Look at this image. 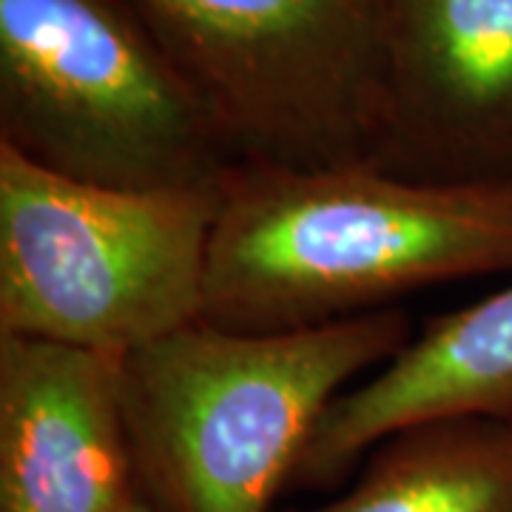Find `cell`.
<instances>
[{
  "mask_svg": "<svg viewBox=\"0 0 512 512\" xmlns=\"http://www.w3.org/2000/svg\"><path fill=\"white\" fill-rule=\"evenodd\" d=\"M498 274H512V180L239 163L220 188L202 322L245 333L319 328Z\"/></svg>",
  "mask_w": 512,
  "mask_h": 512,
  "instance_id": "1",
  "label": "cell"
},
{
  "mask_svg": "<svg viewBox=\"0 0 512 512\" xmlns=\"http://www.w3.org/2000/svg\"><path fill=\"white\" fill-rule=\"evenodd\" d=\"M413 339L399 308L319 328L194 322L123 356V407L151 512H274L328 407Z\"/></svg>",
  "mask_w": 512,
  "mask_h": 512,
  "instance_id": "2",
  "label": "cell"
},
{
  "mask_svg": "<svg viewBox=\"0 0 512 512\" xmlns=\"http://www.w3.org/2000/svg\"><path fill=\"white\" fill-rule=\"evenodd\" d=\"M0 146L120 188H214L239 165L134 0H0Z\"/></svg>",
  "mask_w": 512,
  "mask_h": 512,
  "instance_id": "3",
  "label": "cell"
},
{
  "mask_svg": "<svg viewBox=\"0 0 512 512\" xmlns=\"http://www.w3.org/2000/svg\"><path fill=\"white\" fill-rule=\"evenodd\" d=\"M220 188L83 183L0 146V336L128 356L200 322Z\"/></svg>",
  "mask_w": 512,
  "mask_h": 512,
  "instance_id": "4",
  "label": "cell"
},
{
  "mask_svg": "<svg viewBox=\"0 0 512 512\" xmlns=\"http://www.w3.org/2000/svg\"><path fill=\"white\" fill-rule=\"evenodd\" d=\"M239 163H373L382 0H134Z\"/></svg>",
  "mask_w": 512,
  "mask_h": 512,
  "instance_id": "5",
  "label": "cell"
},
{
  "mask_svg": "<svg viewBox=\"0 0 512 512\" xmlns=\"http://www.w3.org/2000/svg\"><path fill=\"white\" fill-rule=\"evenodd\" d=\"M373 163L419 180H512V0H382Z\"/></svg>",
  "mask_w": 512,
  "mask_h": 512,
  "instance_id": "6",
  "label": "cell"
},
{
  "mask_svg": "<svg viewBox=\"0 0 512 512\" xmlns=\"http://www.w3.org/2000/svg\"><path fill=\"white\" fill-rule=\"evenodd\" d=\"M137 498L123 356L0 336V512H117Z\"/></svg>",
  "mask_w": 512,
  "mask_h": 512,
  "instance_id": "7",
  "label": "cell"
},
{
  "mask_svg": "<svg viewBox=\"0 0 512 512\" xmlns=\"http://www.w3.org/2000/svg\"><path fill=\"white\" fill-rule=\"evenodd\" d=\"M512 419V285L430 319L387 365L330 404L291 490H333L396 430L436 419Z\"/></svg>",
  "mask_w": 512,
  "mask_h": 512,
  "instance_id": "8",
  "label": "cell"
},
{
  "mask_svg": "<svg viewBox=\"0 0 512 512\" xmlns=\"http://www.w3.org/2000/svg\"><path fill=\"white\" fill-rule=\"evenodd\" d=\"M293 512H512V419H436L382 439L342 495Z\"/></svg>",
  "mask_w": 512,
  "mask_h": 512,
  "instance_id": "9",
  "label": "cell"
},
{
  "mask_svg": "<svg viewBox=\"0 0 512 512\" xmlns=\"http://www.w3.org/2000/svg\"><path fill=\"white\" fill-rule=\"evenodd\" d=\"M117 512H151V510H148V504L143 501V498H137L134 504H128V507H123V510H117Z\"/></svg>",
  "mask_w": 512,
  "mask_h": 512,
  "instance_id": "10",
  "label": "cell"
}]
</instances>
